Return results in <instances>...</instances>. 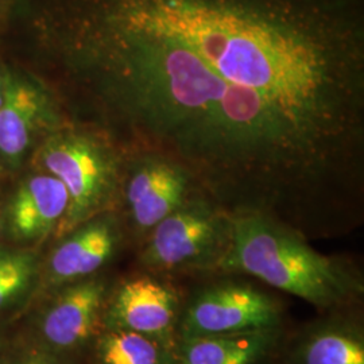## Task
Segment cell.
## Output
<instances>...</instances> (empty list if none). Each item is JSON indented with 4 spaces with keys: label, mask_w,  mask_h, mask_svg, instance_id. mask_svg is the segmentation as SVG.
<instances>
[{
    "label": "cell",
    "mask_w": 364,
    "mask_h": 364,
    "mask_svg": "<svg viewBox=\"0 0 364 364\" xmlns=\"http://www.w3.org/2000/svg\"><path fill=\"white\" fill-rule=\"evenodd\" d=\"M69 119L302 235L364 186V0H25Z\"/></svg>",
    "instance_id": "obj_1"
},
{
    "label": "cell",
    "mask_w": 364,
    "mask_h": 364,
    "mask_svg": "<svg viewBox=\"0 0 364 364\" xmlns=\"http://www.w3.org/2000/svg\"><path fill=\"white\" fill-rule=\"evenodd\" d=\"M219 270L255 277L323 309L363 293L362 278L348 262L320 254L304 235L259 210L232 213L231 245Z\"/></svg>",
    "instance_id": "obj_2"
},
{
    "label": "cell",
    "mask_w": 364,
    "mask_h": 364,
    "mask_svg": "<svg viewBox=\"0 0 364 364\" xmlns=\"http://www.w3.org/2000/svg\"><path fill=\"white\" fill-rule=\"evenodd\" d=\"M123 159L124 153L105 130L70 119L42 142L27 168L46 171L65 186L69 205L58 237L117 210Z\"/></svg>",
    "instance_id": "obj_3"
},
{
    "label": "cell",
    "mask_w": 364,
    "mask_h": 364,
    "mask_svg": "<svg viewBox=\"0 0 364 364\" xmlns=\"http://www.w3.org/2000/svg\"><path fill=\"white\" fill-rule=\"evenodd\" d=\"M231 236L232 213L197 192L144 237L141 260L154 272L219 270Z\"/></svg>",
    "instance_id": "obj_4"
},
{
    "label": "cell",
    "mask_w": 364,
    "mask_h": 364,
    "mask_svg": "<svg viewBox=\"0 0 364 364\" xmlns=\"http://www.w3.org/2000/svg\"><path fill=\"white\" fill-rule=\"evenodd\" d=\"M68 120L63 100L48 80L9 64L0 105V164L6 176L26 169L42 142Z\"/></svg>",
    "instance_id": "obj_5"
},
{
    "label": "cell",
    "mask_w": 364,
    "mask_h": 364,
    "mask_svg": "<svg viewBox=\"0 0 364 364\" xmlns=\"http://www.w3.org/2000/svg\"><path fill=\"white\" fill-rule=\"evenodd\" d=\"M197 192L193 177L180 164L154 153H124L117 207H124L138 236L144 239Z\"/></svg>",
    "instance_id": "obj_6"
},
{
    "label": "cell",
    "mask_w": 364,
    "mask_h": 364,
    "mask_svg": "<svg viewBox=\"0 0 364 364\" xmlns=\"http://www.w3.org/2000/svg\"><path fill=\"white\" fill-rule=\"evenodd\" d=\"M281 324V308L247 282L225 281L197 293L182 314L181 338L230 335Z\"/></svg>",
    "instance_id": "obj_7"
},
{
    "label": "cell",
    "mask_w": 364,
    "mask_h": 364,
    "mask_svg": "<svg viewBox=\"0 0 364 364\" xmlns=\"http://www.w3.org/2000/svg\"><path fill=\"white\" fill-rule=\"evenodd\" d=\"M14 177L13 189L1 198L0 234L19 247L33 248L57 232L69 196L64 183L46 171L27 168Z\"/></svg>",
    "instance_id": "obj_8"
},
{
    "label": "cell",
    "mask_w": 364,
    "mask_h": 364,
    "mask_svg": "<svg viewBox=\"0 0 364 364\" xmlns=\"http://www.w3.org/2000/svg\"><path fill=\"white\" fill-rule=\"evenodd\" d=\"M122 220L117 210L103 212L60 237L48 259L54 284H72L100 270L122 243Z\"/></svg>",
    "instance_id": "obj_9"
},
{
    "label": "cell",
    "mask_w": 364,
    "mask_h": 364,
    "mask_svg": "<svg viewBox=\"0 0 364 364\" xmlns=\"http://www.w3.org/2000/svg\"><path fill=\"white\" fill-rule=\"evenodd\" d=\"M178 317V297L171 287L150 275L124 281L109 309L112 329L131 331L170 346Z\"/></svg>",
    "instance_id": "obj_10"
},
{
    "label": "cell",
    "mask_w": 364,
    "mask_h": 364,
    "mask_svg": "<svg viewBox=\"0 0 364 364\" xmlns=\"http://www.w3.org/2000/svg\"><path fill=\"white\" fill-rule=\"evenodd\" d=\"M102 279H80L65 287L43 314L41 332L55 348H73L96 332L105 308Z\"/></svg>",
    "instance_id": "obj_11"
},
{
    "label": "cell",
    "mask_w": 364,
    "mask_h": 364,
    "mask_svg": "<svg viewBox=\"0 0 364 364\" xmlns=\"http://www.w3.org/2000/svg\"><path fill=\"white\" fill-rule=\"evenodd\" d=\"M278 328L181 338L178 364H262L278 344Z\"/></svg>",
    "instance_id": "obj_12"
},
{
    "label": "cell",
    "mask_w": 364,
    "mask_h": 364,
    "mask_svg": "<svg viewBox=\"0 0 364 364\" xmlns=\"http://www.w3.org/2000/svg\"><path fill=\"white\" fill-rule=\"evenodd\" d=\"M293 364H364L363 332L344 320L314 326L293 352Z\"/></svg>",
    "instance_id": "obj_13"
},
{
    "label": "cell",
    "mask_w": 364,
    "mask_h": 364,
    "mask_svg": "<svg viewBox=\"0 0 364 364\" xmlns=\"http://www.w3.org/2000/svg\"><path fill=\"white\" fill-rule=\"evenodd\" d=\"M103 364H178L171 347L131 331L111 329L99 343Z\"/></svg>",
    "instance_id": "obj_14"
},
{
    "label": "cell",
    "mask_w": 364,
    "mask_h": 364,
    "mask_svg": "<svg viewBox=\"0 0 364 364\" xmlns=\"http://www.w3.org/2000/svg\"><path fill=\"white\" fill-rule=\"evenodd\" d=\"M38 267V254L33 248H0V308L26 291Z\"/></svg>",
    "instance_id": "obj_15"
},
{
    "label": "cell",
    "mask_w": 364,
    "mask_h": 364,
    "mask_svg": "<svg viewBox=\"0 0 364 364\" xmlns=\"http://www.w3.org/2000/svg\"><path fill=\"white\" fill-rule=\"evenodd\" d=\"M16 0H0V42L6 38L13 23Z\"/></svg>",
    "instance_id": "obj_16"
},
{
    "label": "cell",
    "mask_w": 364,
    "mask_h": 364,
    "mask_svg": "<svg viewBox=\"0 0 364 364\" xmlns=\"http://www.w3.org/2000/svg\"><path fill=\"white\" fill-rule=\"evenodd\" d=\"M7 75H9V63L3 61L0 57V105H3L6 87H7Z\"/></svg>",
    "instance_id": "obj_17"
},
{
    "label": "cell",
    "mask_w": 364,
    "mask_h": 364,
    "mask_svg": "<svg viewBox=\"0 0 364 364\" xmlns=\"http://www.w3.org/2000/svg\"><path fill=\"white\" fill-rule=\"evenodd\" d=\"M18 364H54L50 359L42 356V355H31L26 359L21 360Z\"/></svg>",
    "instance_id": "obj_18"
},
{
    "label": "cell",
    "mask_w": 364,
    "mask_h": 364,
    "mask_svg": "<svg viewBox=\"0 0 364 364\" xmlns=\"http://www.w3.org/2000/svg\"><path fill=\"white\" fill-rule=\"evenodd\" d=\"M4 178H7V177H0V208H1V198H3V193H1V192H3V191H1V189H3V188H1V183H3V180H4Z\"/></svg>",
    "instance_id": "obj_19"
},
{
    "label": "cell",
    "mask_w": 364,
    "mask_h": 364,
    "mask_svg": "<svg viewBox=\"0 0 364 364\" xmlns=\"http://www.w3.org/2000/svg\"><path fill=\"white\" fill-rule=\"evenodd\" d=\"M0 177H7L6 173H4V170L1 168V164H0Z\"/></svg>",
    "instance_id": "obj_20"
}]
</instances>
